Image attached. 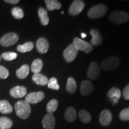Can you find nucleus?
<instances>
[{
    "mask_svg": "<svg viewBox=\"0 0 129 129\" xmlns=\"http://www.w3.org/2000/svg\"><path fill=\"white\" fill-rule=\"evenodd\" d=\"M14 109L17 117L23 120L28 118L31 112L29 104L25 101L17 102L14 105Z\"/></svg>",
    "mask_w": 129,
    "mask_h": 129,
    "instance_id": "1",
    "label": "nucleus"
},
{
    "mask_svg": "<svg viewBox=\"0 0 129 129\" xmlns=\"http://www.w3.org/2000/svg\"><path fill=\"white\" fill-rule=\"evenodd\" d=\"M109 18L112 23L121 25L126 23L129 20V14L128 13L122 11H114L110 14Z\"/></svg>",
    "mask_w": 129,
    "mask_h": 129,
    "instance_id": "2",
    "label": "nucleus"
},
{
    "mask_svg": "<svg viewBox=\"0 0 129 129\" xmlns=\"http://www.w3.org/2000/svg\"><path fill=\"white\" fill-rule=\"evenodd\" d=\"M108 7L105 4H98L90 8L87 13L88 17L91 19H98L105 15Z\"/></svg>",
    "mask_w": 129,
    "mask_h": 129,
    "instance_id": "3",
    "label": "nucleus"
},
{
    "mask_svg": "<svg viewBox=\"0 0 129 129\" xmlns=\"http://www.w3.org/2000/svg\"><path fill=\"white\" fill-rule=\"evenodd\" d=\"M120 63V59L116 56L106 58L102 62L101 67L105 71H111L115 69Z\"/></svg>",
    "mask_w": 129,
    "mask_h": 129,
    "instance_id": "4",
    "label": "nucleus"
},
{
    "mask_svg": "<svg viewBox=\"0 0 129 129\" xmlns=\"http://www.w3.org/2000/svg\"><path fill=\"white\" fill-rule=\"evenodd\" d=\"M19 40V36L14 32H10L3 35L0 39V44L4 47H9L16 44Z\"/></svg>",
    "mask_w": 129,
    "mask_h": 129,
    "instance_id": "5",
    "label": "nucleus"
},
{
    "mask_svg": "<svg viewBox=\"0 0 129 129\" xmlns=\"http://www.w3.org/2000/svg\"><path fill=\"white\" fill-rule=\"evenodd\" d=\"M73 44L77 50L88 53L93 50V47L92 44L88 42L83 41L79 38H75L73 40Z\"/></svg>",
    "mask_w": 129,
    "mask_h": 129,
    "instance_id": "6",
    "label": "nucleus"
},
{
    "mask_svg": "<svg viewBox=\"0 0 129 129\" xmlns=\"http://www.w3.org/2000/svg\"><path fill=\"white\" fill-rule=\"evenodd\" d=\"M78 54V50L75 48L73 44H69L66 48L63 53V55L66 61L68 62H72L74 60Z\"/></svg>",
    "mask_w": 129,
    "mask_h": 129,
    "instance_id": "7",
    "label": "nucleus"
},
{
    "mask_svg": "<svg viewBox=\"0 0 129 129\" xmlns=\"http://www.w3.org/2000/svg\"><path fill=\"white\" fill-rule=\"evenodd\" d=\"M101 74V69L98 63L96 62H92L90 64L87 71V77L93 80H97Z\"/></svg>",
    "mask_w": 129,
    "mask_h": 129,
    "instance_id": "8",
    "label": "nucleus"
},
{
    "mask_svg": "<svg viewBox=\"0 0 129 129\" xmlns=\"http://www.w3.org/2000/svg\"><path fill=\"white\" fill-rule=\"evenodd\" d=\"M85 3L81 0H75L71 5L69 9V13L71 15L76 16L80 13L84 9Z\"/></svg>",
    "mask_w": 129,
    "mask_h": 129,
    "instance_id": "9",
    "label": "nucleus"
},
{
    "mask_svg": "<svg viewBox=\"0 0 129 129\" xmlns=\"http://www.w3.org/2000/svg\"><path fill=\"white\" fill-rule=\"evenodd\" d=\"M44 97V93L42 91L32 92L29 93L26 96L25 101H26L28 104H37V103L43 101Z\"/></svg>",
    "mask_w": 129,
    "mask_h": 129,
    "instance_id": "10",
    "label": "nucleus"
},
{
    "mask_svg": "<svg viewBox=\"0 0 129 129\" xmlns=\"http://www.w3.org/2000/svg\"><path fill=\"white\" fill-rule=\"evenodd\" d=\"M42 125L44 129H54L56 125V120L52 114H47L43 118Z\"/></svg>",
    "mask_w": 129,
    "mask_h": 129,
    "instance_id": "11",
    "label": "nucleus"
},
{
    "mask_svg": "<svg viewBox=\"0 0 129 129\" xmlns=\"http://www.w3.org/2000/svg\"><path fill=\"white\" fill-rule=\"evenodd\" d=\"M94 91V86L89 80H84L81 84L80 93L83 96H88Z\"/></svg>",
    "mask_w": 129,
    "mask_h": 129,
    "instance_id": "12",
    "label": "nucleus"
},
{
    "mask_svg": "<svg viewBox=\"0 0 129 129\" xmlns=\"http://www.w3.org/2000/svg\"><path fill=\"white\" fill-rule=\"evenodd\" d=\"M27 90L25 87L17 85L12 88L10 91V94L14 98H22L26 94Z\"/></svg>",
    "mask_w": 129,
    "mask_h": 129,
    "instance_id": "13",
    "label": "nucleus"
},
{
    "mask_svg": "<svg viewBox=\"0 0 129 129\" xmlns=\"http://www.w3.org/2000/svg\"><path fill=\"white\" fill-rule=\"evenodd\" d=\"M36 48L37 51L41 54L46 53L49 48V44L47 40L43 37L40 38L36 43Z\"/></svg>",
    "mask_w": 129,
    "mask_h": 129,
    "instance_id": "14",
    "label": "nucleus"
},
{
    "mask_svg": "<svg viewBox=\"0 0 129 129\" xmlns=\"http://www.w3.org/2000/svg\"><path fill=\"white\" fill-rule=\"evenodd\" d=\"M107 96L113 103V105L117 104L118 100L121 97V91L119 88L112 87L108 90L107 93Z\"/></svg>",
    "mask_w": 129,
    "mask_h": 129,
    "instance_id": "15",
    "label": "nucleus"
},
{
    "mask_svg": "<svg viewBox=\"0 0 129 129\" xmlns=\"http://www.w3.org/2000/svg\"><path fill=\"white\" fill-rule=\"evenodd\" d=\"M112 121V114L109 110L105 109L102 111L99 117L100 123L104 126L108 125Z\"/></svg>",
    "mask_w": 129,
    "mask_h": 129,
    "instance_id": "16",
    "label": "nucleus"
},
{
    "mask_svg": "<svg viewBox=\"0 0 129 129\" xmlns=\"http://www.w3.org/2000/svg\"><path fill=\"white\" fill-rule=\"evenodd\" d=\"M90 35L92 36L91 43L92 45L95 46H99L102 43V38L100 32L96 29H92L90 31Z\"/></svg>",
    "mask_w": 129,
    "mask_h": 129,
    "instance_id": "17",
    "label": "nucleus"
},
{
    "mask_svg": "<svg viewBox=\"0 0 129 129\" xmlns=\"http://www.w3.org/2000/svg\"><path fill=\"white\" fill-rule=\"evenodd\" d=\"M32 80L37 84L40 85H46L48 81L47 77L40 73L35 74L32 76Z\"/></svg>",
    "mask_w": 129,
    "mask_h": 129,
    "instance_id": "18",
    "label": "nucleus"
},
{
    "mask_svg": "<svg viewBox=\"0 0 129 129\" xmlns=\"http://www.w3.org/2000/svg\"><path fill=\"white\" fill-rule=\"evenodd\" d=\"M13 108L10 103L6 100L0 101V112L4 114H10L13 112Z\"/></svg>",
    "mask_w": 129,
    "mask_h": 129,
    "instance_id": "19",
    "label": "nucleus"
},
{
    "mask_svg": "<svg viewBox=\"0 0 129 129\" xmlns=\"http://www.w3.org/2000/svg\"><path fill=\"white\" fill-rule=\"evenodd\" d=\"M64 118L68 122H74L77 118V112L75 109L72 107L67 108L64 112Z\"/></svg>",
    "mask_w": 129,
    "mask_h": 129,
    "instance_id": "20",
    "label": "nucleus"
},
{
    "mask_svg": "<svg viewBox=\"0 0 129 129\" xmlns=\"http://www.w3.org/2000/svg\"><path fill=\"white\" fill-rule=\"evenodd\" d=\"M29 69V67L28 64H23L16 71V75L19 78L25 79L28 75Z\"/></svg>",
    "mask_w": 129,
    "mask_h": 129,
    "instance_id": "21",
    "label": "nucleus"
},
{
    "mask_svg": "<svg viewBox=\"0 0 129 129\" xmlns=\"http://www.w3.org/2000/svg\"><path fill=\"white\" fill-rule=\"evenodd\" d=\"M38 16L42 25L43 26L47 25L49 23V18L48 17L46 10L43 7H40L38 9Z\"/></svg>",
    "mask_w": 129,
    "mask_h": 129,
    "instance_id": "22",
    "label": "nucleus"
},
{
    "mask_svg": "<svg viewBox=\"0 0 129 129\" xmlns=\"http://www.w3.org/2000/svg\"><path fill=\"white\" fill-rule=\"evenodd\" d=\"M46 8L48 11H53L54 10L60 9L62 5L60 3L56 0H45Z\"/></svg>",
    "mask_w": 129,
    "mask_h": 129,
    "instance_id": "23",
    "label": "nucleus"
},
{
    "mask_svg": "<svg viewBox=\"0 0 129 129\" xmlns=\"http://www.w3.org/2000/svg\"><path fill=\"white\" fill-rule=\"evenodd\" d=\"M43 67V62L41 59H37L33 61L31 64V71L33 73H40Z\"/></svg>",
    "mask_w": 129,
    "mask_h": 129,
    "instance_id": "24",
    "label": "nucleus"
},
{
    "mask_svg": "<svg viewBox=\"0 0 129 129\" xmlns=\"http://www.w3.org/2000/svg\"><path fill=\"white\" fill-rule=\"evenodd\" d=\"M66 88H67L68 92L71 93V94L75 92L77 90V84L74 78L70 77L68 79Z\"/></svg>",
    "mask_w": 129,
    "mask_h": 129,
    "instance_id": "25",
    "label": "nucleus"
},
{
    "mask_svg": "<svg viewBox=\"0 0 129 129\" xmlns=\"http://www.w3.org/2000/svg\"><path fill=\"white\" fill-rule=\"evenodd\" d=\"M34 45L32 42L29 41L25 43L24 44L19 45L17 47V50L21 53H26L31 51L34 48Z\"/></svg>",
    "mask_w": 129,
    "mask_h": 129,
    "instance_id": "26",
    "label": "nucleus"
},
{
    "mask_svg": "<svg viewBox=\"0 0 129 129\" xmlns=\"http://www.w3.org/2000/svg\"><path fill=\"white\" fill-rule=\"evenodd\" d=\"M13 125V121L8 117H0V129H10Z\"/></svg>",
    "mask_w": 129,
    "mask_h": 129,
    "instance_id": "27",
    "label": "nucleus"
},
{
    "mask_svg": "<svg viewBox=\"0 0 129 129\" xmlns=\"http://www.w3.org/2000/svg\"><path fill=\"white\" fill-rule=\"evenodd\" d=\"M79 117H80L81 121L85 124L88 123L91 119L90 114L84 109H81L79 112Z\"/></svg>",
    "mask_w": 129,
    "mask_h": 129,
    "instance_id": "28",
    "label": "nucleus"
},
{
    "mask_svg": "<svg viewBox=\"0 0 129 129\" xmlns=\"http://www.w3.org/2000/svg\"><path fill=\"white\" fill-rule=\"evenodd\" d=\"M58 106V102L56 99H52L47 105V111L50 114H52L56 111Z\"/></svg>",
    "mask_w": 129,
    "mask_h": 129,
    "instance_id": "29",
    "label": "nucleus"
},
{
    "mask_svg": "<svg viewBox=\"0 0 129 129\" xmlns=\"http://www.w3.org/2000/svg\"><path fill=\"white\" fill-rule=\"evenodd\" d=\"M12 14L14 18L17 19H22L24 17V12L22 8L16 7L12 10Z\"/></svg>",
    "mask_w": 129,
    "mask_h": 129,
    "instance_id": "30",
    "label": "nucleus"
},
{
    "mask_svg": "<svg viewBox=\"0 0 129 129\" xmlns=\"http://www.w3.org/2000/svg\"><path fill=\"white\" fill-rule=\"evenodd\" d=\"M48 87L49 88H51V89L55 90H59L60 89V86L58 84L57 80L56 78H51L48 80V83H47Z\"/></svg>",
    "mask_w": 129,
    "mask_h": 129,
    "instance_id": "31",
    "label": "nucleus"
},
{
    "mask_svg": "<svg viewBox=\"0 0 129 129\" xmlns=\"http://www.w3.org/2000/svg\"><path fill=\"white\" fill-rule=\"evenodd\" d=\"M1 56H2V57L4 60L11 61L16 59L17 54V53L14 52H5L1 54Z\"/></svg>",
    "mask_w": 129,
    "mask_h": 129,
    "instance_id": "32",
    "label": "nucleus"
},
{
    "mask_svg": "<svg viewBox=\"0 0 129 129\" xmlns=\"http://www.w3.org/2000/svg\"><path fill=\"white\" fill-rule=\"evenodd\" d=\"M119 117L120 120L122 121H129V108L124 109L121 111Z\"/></svg>",
    "mask_w": 129,
    "mask_h": 129,
    "instance_id": "33",
    "label": "nucleus"
},
{
    "mask_svg": "<svg viewBox=\"0 0 129 129\" xmlns=\"http://www.w3.org/2000/svg\"><path fill=\"white\" fill-rule=\"evenodd\" d=\"M9 75V72L8 69L3 66L0 65V78L6 79Z\"/></svg>",
    "mask_w": 129,
    "mask_h": 129,
    "instance_id": "34",
    "label": "nucleus"
},
{
    "mask_svg": "<svg viewBox=\"0 0 129 129\" xmlns=\"http://www.w3.org/2000/svg\"><path fill=\"white\" fill-rule=\"evenodd\" d=\"M122 96L125 100H129V84L124 88L122 91Z\"/></svg>",
    "mask_w": 129,
    "mask_h": 129,
    "instance_id": "35",
    "label": "nucleus"
},
{
    "mask_svg": "<svg viewBox=\"0 0 129 129\" xmlns=\"http://www.w3.org/2000/svg\"><path fill=\"white\" fill-rule=\"evenodd\" d=\"M4 1L6 3H10V4H17V3L19 2V0H5Z\"/></svg>",
    "mask_w": 129,
    "mask_h": 129,
    "instance_id": "36",
    "label": "nucleus"
},
{
    "mask_svg": "<svg viewBox=\"0 0 129 129\" xmlns=\"http://www.w3.org/2000/svg\"><path fill=\"white\" fill-rule=\"evenodd\" d=\"M81 37L82 38H85V37H86V34L84 33H81Z\"/></svg>",
    "mask_w": 129,
    "mask_h": 129,
    "instance_id": "37",
    "label": "nucleus"
},
{
    "mask_svg": "<svg viewBox=\"0 0 129 129\" xmlns=\"http://www.w3.org/2000/svg\"><path fill=\"white\" fill-rule=\"evenodd\" d=\"M0 61H1V56H0Z\"/></svg>",
    "mask_w": 129,
    "mask_h": 129,
    "instance_id": "38",
    "label": "nucleus"
}]
</instances>
